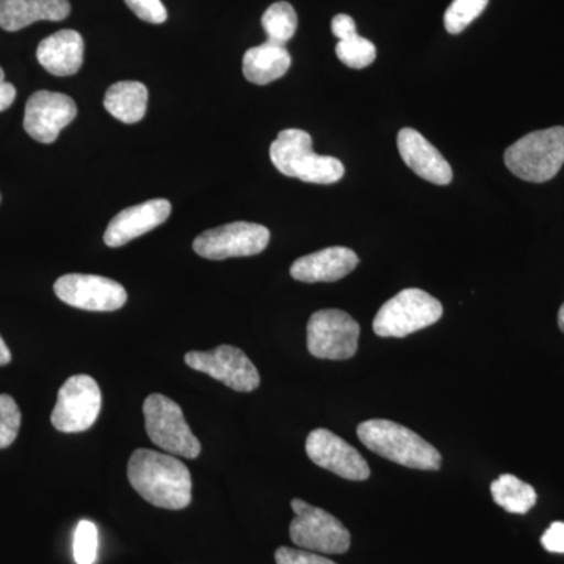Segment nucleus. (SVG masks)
I'll return each instance as SVG.
<instances>
[{"label":"nucleus","mask_w":564,"mask_h":564,"mask_svg":"<svg viewBox=\"0 0 564 564\" xmlns=\"http://www.w3.org/2000/svg\"><path fill=\"white\" fill-rule=\"evenodd\" d=\"M132 488L147 502L165 510H182L192 502L191 470L174 455L140 448L128 464Z\"/></svg>","instance_id":"1"},{"label":"nucleus","mask_w":564,"mask_h":564,"mask_svg":"<svg viewBox=\"0 0 564 564\" xmlns=\"http://www.w3.org/2000/svg\"><path fill=\"white\" fill-rule=\"evenodd\" d=\"M359 441L373 454L417 470H440L443 456L413 430L386 419H372L358 426Z\"/></svg>","instance_id":"2"},{"label":"nucleus","mask_w":564,"mask_h":564,"mask_svg":"<svg viewBox=\"0 0 564 564\" xmlns=\"http://www.w3.org/2000/svg\"><path fill=\"white\" fill-rule=\"evenodd\" d=\"M274 169L288 177L310 184L329 185L343 180L345 166L332 155L313 151V139L302 129H285L270 147Z\"/></svg>","instance_id":"3"},{"label":"nucleus","mask_w":564,"mask_h":564,"mask_svg":"<svg viewBox=\"0 0 564 564\" xmlns=\"http://www.w3.org/2000/svg\"><path fill=\"white\" fill-rule=\"evenodd\" d=\"M505 165L519 180L543 184L554 180L564 163V128L527 133L505 151Z\"/></svg>","instance_id":"4"},{"label":"nucleus","mask_w":564,"mask_h":564,"mask_svg":"<svg viewBox=\"0 0 564 564\" xmlns=\"http://www.w3.org/2000/svg\"><path fill=\"white\" fill-rule=\"evenodd\" d=\"M440 300L421 289H404L380 307L373 332L380 337H403L429 328L443 318Z\"/></svg>","instance_id":"5"},{"label":"nucleus","mask_w":564,"mask_h":564,"mask_svg":"<svg viewBox=\"0 0 564 564\" xmlns=\"http://www.w3.org/2000/svg\"><path fill=\"white\" fill-rule=\"evenodd\" d=\"M144 423L152 443L174 456L195 459L202 454V444L185 422L180 404L162 393H152L144 400Z\"/></svg>","instance_id":"6"},{"label":"nucleus","mask_w":564,"mask_h":564,"mask_svg":"<svg viewBox=\"0 0 564 564\" xmlns=\"http://www.w3.org/2000/svg\"><path fill=\"white\" fill-rule=\"evenodd\" d=\"M292 510L295 518L289 532L300 549L321 554H345L350 549V532L328 511L300 499L292 500Z\"/></svg>","instance_id":"7"},{"label":"nucleus","mask_w":564,"mask_h":564,"mask_svg":"<svg viewBox=\"0 0 564 564\" xmlns=\"http://www.w3.org/2000/svg\"><path fill=\"white\" fill-rule=\"evenodd\" d=\"M361 326L350 314L323 310L311 315L307 323V350L314 358L345 361L358 351Z\"/></svg>","instance_id":"8"},{"label":"nucleus","mask_w":564,"mask_h":564,"mask_svg":"<svg viewBox=\"0 0 564 564\" xmlns=\"http://www.w3.org/2000/svg\"><path fill=\"white\" fill-rule=\"evenodd\" d=\"M102 395L98 383L88 375H74L58 391L52 411V425L62 433L90 430L101 413Z\"/></svg>","instance_id":"9"},{"label":"nucleus","mask_w":564,"mask_h":564,"mask_svg":"<svg viewBox=\"0 0 564 564\" xmlns=\"http://www.w3.org/2000/svg\"><path fill=\"white\" fill-rule=\"evenodd\" d=\"M270 242V231L256 223L236 221L199 234L193 242L196 254L210 261L261 254Z\"/></svg>","instance_id":"10"},{"label":"nucleus","mask_w":564,"mask_h":564,"mask_svg":"<svg viewBox=\"0 0 564 564\" xmlns=\"http://www.w3.org/2000/svg\"><path fill=\"white\" fill-rule=\"evenodd\" d=\"M191 369L209 375L214 380L237 392H252L261 384V375L240 348L220 345L212 351H191L185 355Z\"/></svg>","instance_id":"11"},{"label":"nucleus","mask_w":564,"mask_h":564,"mask_svg":"<svg viewBox=\"0 0 564 564\" xmlns=\"http://www.w3.org/2000/svg\"><path fill=\"white\" fill-rule=\"evenodd\" d=\"M54 292L63 303L91 313H111L128 302L120 282L96 274H65L55 282Z\"/></svg>","instance_id":"12"},{"label":"nucleus","mask_w":564,"mask_h":564,"mask_svg":"<svg viewBox=\"0 0 564 564\" xmlns=\"http://www.w3.org/2000/svg\"><path fill=\"white\" fill-rule=\"evenodd\" d=\"M306 454L318 467L345 480L364 481L370 477V467L364 456L329 430L317 429L310 433Z\"/></svg>","instance_id":"13"},{"label":"nucleus","mask_w":564,"mask_h":564,"mask_svg":"<svg viewBox=\"0 0 564 564\" xmlns=\"http://www.w3.org/2000/svg\"><path fill=\"white\" fill-rule=\"evenodd\" d=\"M77 117L74 99L63 93H33L25 106L24 129L40 143H54L63 129Z\"/></svg>","instance_id":"14"},{"label":"nucleus","mask_w":564,"mask_h":564,"mask_svg":"<svg viewBox=\"0 0 564 564\" xmlns=\"http://www.w3.org/2000/svg\"><path fill=\"white\" fill-rule=\"evenodd\" d=\"M172 215V203L166 199H151L139 206L121 210L107 226L104 242L110 248H120L137 237L163 225Z\"/></svg>","instance_id":"15"},{"label":"nucleus","mask_w":564,"mask_h":564,"mask_svg":"<svg viewBox=\"0 0 564 564\" xmlns=\"http://www.w3.org/2000/svg\"><path fill=\"white\" fill-rule=\"evenodd\" d=\"M397 144L403 162L422 180L436 185H448L454 181L451 163L421 132L404 128L397 137Z\"/></svg>","instance_id":"16"},{"label":"nucleus","mask_w":564,"mask_h":564,"mask_svg":"<svg viewBox=\"0 0 564 564\" xmlns=\"http://www.w3.org/2000/svg\"><path fill=\"white\" fill-rule=\"evenodd\" d=\"M355 251L345 247L325 248L296 259L291 267L293 280L302 282H334L343 280L358 267Z\"/></svg>","instance_id":"17"},{"label":"nucleus","mask_w":564,"mask_h":564,"mask_svg":"<svg viewBox=\"0 0 564 564\" xmlns=\"http://www.w3.org/2000/svg\"><path fill=\"white\" fill-rule=\"evenodd\" d=\"M85 43L79 32L61 31L41 41L36 58L54 76H73L84 65Z\"/></svg>","instance_id":"18"},{"label":"nucleus","mask_w":564,"mask_h":564,"mask_svg":"<svg viewBox=\"0 0 564 564\" xmlns=\"http://www.w3.org/2000/svg\"><path fill=\"white\" fill-rule=\"evenodd\" d=\"M68 0H0V28L18 32L39 21H63L69 17Z\"/></svg>","instance_id":"19"},{"label":"nucleus","mask_w":564,"mask_h":564,"mask_svg":"<svg viewBox=\"0 0 564 564\" xmlns=\"http://www.w3.org/2000/svg\"><path fill=\"white\" fill-rule=\"evenodd\" d=\"M292 65L285 46L267 40L261 46L251 47L243 55V76L254 85H269L281 79Z\"/></svg>","instance_id":"20"},{"label":"nucleus","mask_w":564,"mask_h":564,"mask_svg":"<svg viewBox=\"0 0 564 564\" xmlns=\"http://www.w3.org/2000/svg\"><path fill=\"white\" fill-rule=\"evenodd\" d=\"M104 107L118 121L135 124L147 115L148 88L140 82H118L107 90Z\"/></svg>","instance_id":"21"},{"label":"nucleus","mask_w":564,"mask_h":564,"mask_svg":"<svg viewBox=\"0 0 564 564\" xmlns=\"http://www.w3.org/2000/svg\"><path fill=\"white\" fill-rule=\"evenodd\" d=\"M491 494L494 502L511 514L529 513L538 500L533 486L510 474L500 475L492 481Z\"/></svg>","instance_id":"22"},{"label":"nucleus","mask_w":564,"mask_h":564,"mask_svg":"<svg viewBox=\"0 0 564 564\" xmlns=\"http://www.w3.org/2000/svg\"><path fill=\"white\" fill-rule=\"evenodd\" d=\"M262 28L269 36V41L285 46V43L292 40L296 28H299L295 9L288 2L273 3L263 13Z\"/></svg>","instance_id":"23"},{"label":"nucleus","mask_w":564,"mask_h":564,"mask_svg":"<svg viewBox=\"0 0 564 564\" xmlns=\"http://www.w3.org/2000/svg\"><path fill=\"white\" fill-rule=\"evenodd\" d=\"M488 3L489 0H454L444 14L445 31L452 35L466 31L484 13Z\"/></svg>","instance_id":"24"},{"label":"nucleus","mask_w":564,"mask_h":564,"mask_svg":"<svg viewBox=\"0 0 564 564\" xmlns=\"http://www.w3.org/2000/svg\"><path fill=\"white\" fill-rule=\"evenodd\" d=\"M336 55L348 68L362 69L372 65L377 58V47L372 41L356 35L355 39L339 41Z\"/></svg>","instance_id":"25"},{"label":"nucleus","mask_w":564,"mask_h":564,"mask_svg":"<svg viewBox=\"0 0 564 564\" xmlns=\"http://www.w3.org/2000/svg\"><path fill=\"white\" fill-rule=\"evenodd\" d=\"M98 527L91 521H80L74 532L73 555L77 564H95L98 558Z\"/></svg>","instance_id":"26"},{"label":"nucleus","mask_w":564,"mask_h":564,"mask_svg":"<svg viewBox=\"0 0 564 564\" xmlns=\"http://www.w3.org/2000/svg\"><path fill=\"white\" fill-rule=\"evenodd\" d=\"M21 411L10 395H0V451L10 447L21 429Z\"/></svg>","instance_id":"27"},{"label":"nucleus","mask_w":564,"mask_h":564,"mask_svg":"<svg viewBox=\"0 0 564 564\" xmlns=\"http://www.w3.org/2000/svg\"><path fill=\"white\" fill-rule=\"evenodd\" d=\"M124 2L141 21L150 22V24H163L169 20V13H166L162 0H124Z\"/></svg>","instance_id":"28"},{"label":"nucleus","mask_w":564,"mask_h":564,"mask_svg":"<svg viewBox=\"0 0 564 564\" xmlns=\"http://www.w3.org/2000/svg\"><path fill=\"white\" fill-rule=\"evenodd\" d=\"M274 560H276V564H336L326 556L315 554V552L291 547L278 549Z\"/></svg>","instance_id":"29"},{"label":"nucleus","mask_w":564,"mask_h":564,"mask_svg":"<svg viewBox=\"0 0 564 564\" xmlns=\"http://www.w3.org/2000/svg\"><path fill=\"white\" fill-rule=\"evenodd\" d=\"M541 544L552 554H564V522H554L541 538Z\"/></svg>","instance_id":"30"},{"label":"nucleus","mask_w":564,"mask_h":564,"mask_svg":"<svg viewBox=\"0 0 564 564\" xmlns=\"http://www.w3.org/2000/svg\"><path fill=\"white\" fill-rule=\"evenodd\" d=\"M333 35L339 41L351 40L358 35L355 20L348 14H337L332 22Z\"/></svg>","instance_id":"31"},{"label":"nucleus","mask_w":564,"mask_h":564,"mask_svg":"<svg viewBox=\"0 0 564 564\" xmlns=\"http://www.w3.org/2000/svg\"><path fill=\"white\" fill-rule=\"evenodd\" d=\"M14 99H17V88L6 80V74L0 68V111L9 109Z\"/></svg>","instance_id":"32"},{"label":"nucleus","mask_w":564,"mask_h":564,"mask_svg":"<svg viewBox=\"0 0 564 564\" xmlns=\"http://www.w3.org/2000/svg\"><path fill=\"white\" fill-rule=\"evenodd\" d=\"M11 361L10 348L3 343L2 336H0V367L7 366Z\"/></svg>","instance_id":"33"},{"label":"nucleus","mask_w":564,"mask_h":564,"mask_svg":"<svg viewBox=\"0 0 564 564\" xmlns=\"http://www.w3.org/2000/svg\"><path fill=\"white\" fill-rule=\"evenodd\" d=\"M558 326L560 329H562V333H564V303L562 304V307H560L558 311Z\"/></svg>","instance_id":"34"}]
</instances>
